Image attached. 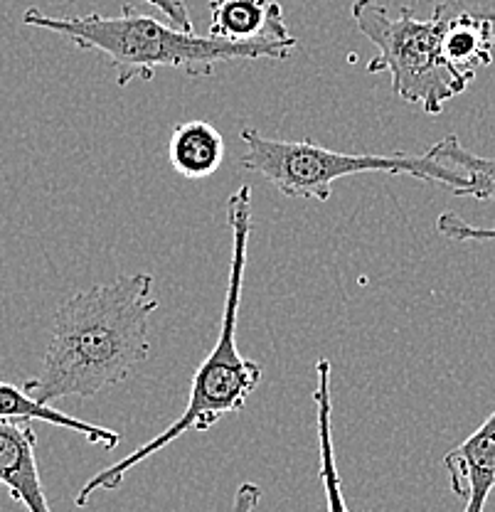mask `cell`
<instances>
[{
  "label": "cell",
  "instance_id": "7a4b0ae2",
  "mask_svg": "<svg viewBox=\"0 0 495 512\" xmlns=\"http://www.w3.org/2000/svg\"><path fill=\"white\" fill-rule=\"evenodd\" d=\"M252 185H239L227 200V222L232 232V259H230V281H227L225 308H222L220 333H217L215 345L210 355L200 362L195 370L193 384H190V399L185 412L163 431L156 439L146 441L131 451L129 456L116 461L114 466L104 468L92 480L82 485L77 493V508H87L94 493H106L116 490L124 483L126 473L158 453L161 448L170 446L180 436L198 431L205 434L217 421L225 416L242 412L249 394L262 382V365L249 357H244L237 348V320L239 303H242V284L244 271H247V249L249 237H252Z\"/></svg>",
  "mask_w": 495,
  "mask_h": 512
},
{
  "label": "cell",
  "instance_id": "3957f363",
  "mask_svg": "<svg viewBox=\"0 0 495 512\" xmlns=\"http://www.w3.org/2000/svg\"><path fill=\"white\" fill-rule=\"evenodd\" d=\"M30 28L50 30L72 40L79 50L97 52L114 67L116 84L129 87L133 79H153L161 67L183 69L188 77H212L217 64L234 60H289L291 50L269 42H232L225 37L198 35L170 20L138 13L124 5L121 15H52L37 8L23 13Z\"/></svg>",
  "mask_w": 495,
  "mask_h": 512
},
{
  "label": "cell",
  "instance_id": "ba28073f",
  "mask_svg": "<svg viewBox=\"0 0 495 512\" xmlns=\"http://www.w3.org/2000/svg\"><path fill=\"white\" fill-rule=\"evenodd\" d=\"M210 35L232 42H269L289 50L298 45L276 0H212Z\"/></svg>",
  "mask_w": 495,
  "mask_h": 512
},
{
  "label": "cell",
  "instance_id": "9c48e42d",
  "mask_svg": "<svg viewBox=\"0 0 495 512\" xmlns=\"http://www.w3.org/2000/svg\"><path fill=\"white\" fill-rule=\"evenodd\" d=\"M495 20L488 13H473L451 3L449 18L444 25V55L456 72L466 79H476L478 69L493 62L495 47Z\"/></svg>",
  "mask_w": 495,
  "mask_h": 512
},
{
  "label": "cell",
  "instance_id": "8992f818",
  "mask_svg": "<svg viewBox=\"0 0 495 512\" xmlns=\"http://www.w3.org/2000/svg\"><path fill=\"white\" fill-rule=\"evenodd\" d=\"M0 488L28 512H52L37 468V434L30 421L0 419Z\"/></svg>",
  "mask_w": 495,
  "mask_h": 512
},
{
  "label": "cell",
  "instance_id": "4fadbf2b",
  "mask_svg": "<svg viewBox=\"0 0 495 512\" xmlns=\"http://www.w3.org/2000/svg\"><path fill=\"white\" fill-rule=\"evenodd\" d=\"M427 153L434 160L451 165V168H456L463 175V185L456 195L495 202V158L476 156L466 146H461L459 136H454V133L434 143Z\"/></svg>",
  "mask_w": 495,
  "mask_h": 512
},
{
  "label": "cell",
  "instance_id": "277c9868",
  "mask_svg": "<svg viewBox=\"0 0 495 512\" xmlns=\"http://www.w3.org/2000/svg\"><path fill=\"white\" fill-rule=\"evenodd\" d=\"M449 0L434 5L427 20H419L412 8L399 10L392 18L390 8L377 0H355L353 20L377 55L367 62V72H387L397 99L419 104L429 116H439L446 101L466 92L471 79L451 67L444 55V25L449 18Z\"/></svg>",
  "mask_w": 495,
  "mask_h": 512
},
{
  "label": "cell",
  "instance_id": "30bf717a",
  "mask_svg": "<svg viewBox=\"0 0 495 512\" xmlns=\"http://www.w3.org/2000/svg\"><path fill=\"white\" fill-rule=\"evenodd\" d=\"M225 138L207 121H183L173 128L168 143V160L175 173L188 180H202L217 173L225 160Z\"/></svg>",
  "mask_w": 495,
  "mask_h": 512
},
{
  "label": "cell",
  "instance_id": "7c38bea8",
  "mask_svg": "<svg viewBox=\"0 0 495 512\" xmlns=\"http://www.w3.org/2000/svg\"><path fill=\"white\" fill-rule=\"evenodd\" d=\"M330 367L328 360L316 362V389H313V402H316V436H318V476L323 483V495H326V512H350L343 495V483H340L338 463H335L333 446V404H330Z\"/></svg>",
  "mask_w": 495,
  "mask_h": 512
},
{
  "label": "cell",
  "instance_id": "52a82bcc",
  "mask_svg": "<svg viewBox=\"0 0 495 512\" xmlns=\"http://www.w3.org/2000/svg\"><path fill=\"white\" fill-rule=\"evenodd\" d=\"M451 490L463 498V512H483L495 488V409L459 446L444 456Z\"/></svg>",
  "mask_w": 495,
  "mask_h": 512
},
{
  "label": "cell",
  "instance_id": "5bb4252c",
  "mask_svg": "<svg viewBox=\"0 0 495 512\" xmlns=\"http://www.w3.org/2000/svg\"><path fill=\"white\" fill-rule=\"evenodd\" d=\"M436 232L446 239H456V242H491L495 239V227H476L461 220L456 212H441L436 220Z\"/></svg>",
  "mask_w": 495,
  "mask_h": 512
},
{
  "label": "cell",
  "instance_id": "9a60e30c",
  "mask_svg": "<svg viewBox=\"0 0 495 512\" xmlns=\"http://www.w3.org/2000/svg\"><path fill=\"white\" fill-rule=\"evenodd\" d=\"M146 3L156 5L158 10L165 15V20H170L173 25L183 30H195L193 20H190V10L185 5V0H146Z\"/></svg>",
  "mask_w": 495,
  "mask_h": 512
},
{
  "label": "cell",
  "instance_id": "6da1fadb",
  "mask_svg": "<svg viewBox=\"0 0 495 512\" xmlns=\"http://www.w3.org/2000/svg\"><path fill=\"white\" fill-rule=\"evenodd\" d=\"M158 311L153 276H119L74 293L55 311L45 360L25 392L52 404L97 397L129 380L151 355L148 320Z\"/></svg>",
  "mask_w": 495,
  "mask_h": 512
},
{
  "label": "cell",
  "instance_id": "8fae6325",
  "mask_svg": "<svg viewBox=\"0 0 495 512\" xmlns=\"http://www.w3.org/2000/svg\"><path fill=\"white\" fill-rule=\"evenodd\" d=\"M0 419H15V421H45V424L62 426V429L74 431V434L87 436V441L92 444L116 448L121 444V434L114 429H104V426L89 424V421L74 419L60 409H55L52 404L37 402L35 397H30L25 389L15 387V384L0 382Z\"/></svg>",
  "mask_w": 495,
  "mask_h": 512
},
{
  "label": "cell",
  "instance_id": "5b68a950",
  "mask_svg": "<svg viewBox=\"0 0 495 512\" xmlns=\"http://www.w3.org/2000/svg\"><path fill=\"white\" fill-rule=\"evenodd\" d=\"M244 153L242 168L262 175L286 197H313L326 202L333 192V183L348 175L360 173H390L412 175L424 183L446 185L451 192H459L463 175L451 165L439 163L422 153H340L333 148L316 146L311 141H279L266 138L257 128L247 126L239 131Z\"/></svg>",
  "mask_w": 495,
  "mask_h": 512
},
{
  "label": "cell",
  "instance_id": "2e32d148",
  "mask_svg": "<svg viewBox=\"0 0 495 512\" xmlns=\"http://www.w3.org/2000/svg\"><path fill=\"white\" fill-rule=\"evenodd\" d=\"M262 503V488L257 483H242L234 493L232 512H257Z\"/></svg>",
  "mask_w": 495,
  "mask_h": 512
}]
</instances>
